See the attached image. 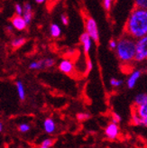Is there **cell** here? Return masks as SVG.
Here are the masks:
<instances>
[{
  "mask_svg": "<svg viewBox=\"0 0 147 148\" xmlns=\"http://www.w3.org/2000/svg\"><path fill=\"white\" fill-rule=\"evenodd\" d=\"M11 23H12L13 27L16 28V30H18V31H23V30H25V29L28 25L26 24V22L25 21V19L23 18V16H18V14L12 18Z\"/></svg>",
  "mask_w": 147,
  "mask_h": 148,
  "instance_id": "6",
  "label": "cell"
},
{
  "mask_svg": "<svg viewBox=\"0 0 147 148\" xmlns=\"http://www.w3.org/2000/svg\"><path fill=\"white\" fill-rule=\"evenodd\" d=\"M137 115L140 117H147V104H143V105L138 106Z\"/></svg>",
  "mask_w": 147,
  "mask_h": 148,
  "instance_id": "16",
  "label": "cell"
},
{
  "mask_svg": "<svg viewBox=\"0 0 147 148\" xmlns=\"http://www.w3.org/2000/svg\"><path fill=\"white\" fill-rule=\"evenodd\" d=\"M29 130H30V125H29L28 124L24 123V124H21V125H19V131H20L21 133H26V132H28Z\"/></svg>",
  "mask_w": 147,
  "mask_h": 148,
  "instance_id": "21",
  "label": "cell"
},
{
  "mask_svg": "<svg viewBox=\"0 0 147 148\" xmlns=\"http://www.w3.org/2000/svg\"><path fill=\"white\" fill-rule=\"evenodd\" d=\"M79 41L83 44V49H84L85 53H89V51H90L91 46H92V40L90 37V35L86 32L83 33L79 37Z\"/></svg>",
  "mask_w": 147,
  "mask_h": 148,
  "instance_id": "7",
  "label": "cell"
},
{
  "mask_svg": "<svg viewBox=\"0 0 147 148\" xmlns=\"http://www.w3.org/2000/svg\"><path fill=\"white\" fill-rule=\"evenodd\" d=\"M29 68L31 70H42L46 69L45 67V62L44 60H39L36 62H33L29 65Z\"/></svg>",
  "mask_w": 147,
  "mask_h": 148,
  "instance_id": "13",
  "label": "cell"
},
{
  "mask_svg": "<svg viewBox=\"0 0 147 148\" xmlns=\"http://www.w3.org/2000/svg\"><path fill=\"white\" fill-rule=\"evenodd\" d=\"M110 84H111L112 87H120L123 84V80L122 79H117L116 78H112L111 80H110Z\"/></svg>",
  "mask_w": 147,
  "mask_h": 148,
  "instance_id": "20",
  "label": "cell"
},
{
  "mask_svg": "<svg viewBox=\"0 0 147 148\" xmlns=\"http://www.w3.org/2000/svg\"><path fill=\"white\" fill-rule=\"evenodd\" d=\"M116 54L122 62H128L135 55V42L130 37H124L116 42Z\"/></svg>",
  "mask_w": 147,
  "mask_h": 148,
  "instance_id": "2",
  "label": "cell"
},
{
  "mask_svg": "<svg viewBox=\"0 0 147 148\" xmlns=\"http://www.w3.org/2000/svg\"><path fill=\"white\" fill-rule=\"evenodd\" d=\"M135 103L137 106L143 105V104H147V95L145 93L138 94L135 98Z\"/></svg>",
  "mask_w": 147,
  "mask_h": 148,
  "instance_id": "15",
  "label": "cell"
},
{
  "mask_svg": "<svg viewBox=\"0 0 147 148\" xmlns=\"http://www.w3.org/2000/svg\"><path fill=\"white\" fill-rule=\"evenodd\" d=\"M14 11H16V14H18V16H22L23 14V6L20 4H16V5H14Z\"/></svg>",
  "mask_w": 147,
  "mask_h": 148,
  "instance_id": "23",
  "label": "cell"
},
{
  "mask_svg": "<svg viewBox=\"0 0 147 148\" xmlns=\"http://www.w3.org/2000/svg\"><path fill=\"white\" fill-rule=\"evenodd\" d=\"M61 20H62V24L64 25H69V18H68L67 16H66V14H62V17H61Z\"/></svg>",
  "mask_w": 147,
  "mask_h": 148,
  "instance_id": "28",
  "label": "cell"
},
{
  "mask_svg": "<svg viewBox=\"0 0 147 148\" xmlns=\"http://www.w3.org/2000/svg\"><path fill=\"white\" fill-rule=\"evenodd\" d=\"M3 123L2 122H0V133H1L2 131H3Z\"/></svg>",
  "mask_w": 147,
  "mask_h": 148,
  "instance_id": "31",
  "label": "cell"
},
{
  "mask_svg": "<svg viewBox=\"0 0 147 148\" xmlns=\"http://www.w3.org/2000/svg\"><path fill=\"white\" fill-rule=\"evenodd\" d=\"M50 34H51V36L54 37V38L59 37L62 34V30H61L60 26H59L58 25H56V24L51 25V26H50Z\"/></svg>",
  "mask_w": 147,
  "mask_h": 148,
  "instance_id": "14",
  "label": "cell"
},
{
  "mask_svg": "<svg viewBox=\"0 0 147 148\" xmlns=\"http://www.w3.org/2000/svg\"><path fill=\"white\" fill-rule=\"evenodd\" d=\"M23 18L26 22V24L29 25L33 19V12H32V5L30 3H25L23 5Z\"/></svg>",
  "mask_w": 147,
  "mask_h": 148,
  "instance_id": "9",
  "label": "cell"
},
{
  "mask_svg": "<svg viewBox=\"0 0 147 148\" xmlns=\"http://www.w3.org/2000/svg\"><path fill=\"white\" fill-rule=\"evenodd\" d=\"M53 145V139H45V140H43V141L42 142L41 144V148H50Z\"/></svg>",
  "mask_w": 147,
  "mask_h": 148,
  "instance_id": "18",
  "label": "cell"
},
{
  "mask_svg": "<svg viewBox=\"0 0 147 148\" xmlns=\"http://www.w3.org/2000/svg\"><path fill=\"white\" fill-rule=\"evenodd\" d=\"M112 120H113V123H116V124H118L121 122L122 118L120 116V115L116 114V113H113L112 115Z\"/></svg>",
  "mask_w": 147,
  "mask_h": 148,
  "instance_id": "24",
  "label": "cell"
},
{
  "mask_svg": "<svg viewBox=\"0 0 147 148\" xmlns=\"http://www.w3.org/2000/svg\"><path fill=\"white\" fill-rule=\"evenodd\" d=\"M26 40L25 38H24V37H20V38H16V39H14L11 42L12 44V46L14 48H18L22 45H24V44L25 43Z\"/></svg>",
  "mask_w": 147,
  "mask_h": 148,
  "instance_id": "17",
  "label": "cell"
},
{
  "mask_svg": "<svg viewBox=\"0 0 147 148\" xmlns=\"http://www.w3.org/2000/svg\"><path fill=\"white\" fill-rule=\"evenodd\" d=\"M44 62H45V67L46 68H51L53 67L54 65L55 62L53 59H51V58H48V59H44Z\"/></svg>",
  "mask_w": 147,
  "mask_h": 148,
  "instance_id": "22",
  "label": "cell"
},
{
  "mask_svg": "<svg viewBox=\"0 0 147 148\" xmlns=\"http://www.w3.org/2000/svg\"><path fill=\"white\" fill-rule=\"evenodd\" d=\"M77 117H78L79 120H86L90 117V115L86 114V113H80V114L77 115Z\"/></svg>",
  "mask_w": 147,
  "mask_h": 148,
  "instance_id": "27",
  "label": "cell"
},
{
  "mask_svg": "<svg viewBox=\"0 0 147 148\" xmlns=\"http://www.w3.org/2000/svg\"><path fill=\"white\" fill-rule=\"evenodd\" d=\"M59 69L63 73L70 74L74 71V65L69 60H63L59 64Z\"/></svg>",
  "mask_w": 147,
  "mask_h": 148,
  "instance_id": "8",
  "label": "cell"
},
{
  "mask_svg": "<svg viewBox=\"0 0 147 148\" xmlns=\"http://www.w3.org/2000/svg\"><path fill=\"white\" fill-rule=\"evenodd\" d=\"M126 30L133 38H141L147 34V11L136 8L132 12L126 25Z\"/></svg>",
  "mask_w": 147,
  "mask_h": 148,
  "instance_id": "1",
  "label": "cell"
},
{
  "mask_svg": "<svg viewBox=\"0 0 147 148\" xmlns=\"http://www.w3.org/2000/svg\"><path fill=\"white\" fill-rule=\"evenodd\" d=\"M43 128H44L47 134H53L56 129L55 122L51 118H46L44 120V123H43Z\"/></svg>",
  "mask_w": 147,
  "mask_h": 148,
  "instance_id": "11",
  "label": "cell"
},
{
  "mask_svg": "<svg viewBox=\"0 0 147 148\" xmlns=\"http://www.w3.org/2000/svg\"><path fill=\"white\" fill-rule=\"evenodd\" d=\"M135 6H136V8L146 9L147 0H135Z\"/></svg>",
  "mask_w": 147,
  "mask_h": 148,
  "instance_id": "19",
  "label": "cell"
},
{
  "mask_svg": "<svg viewBox=\"0 0 147 148\" xmlns=\"http://www.w3.org/2000/svg\"><path fill=\"white\" fill-rule=\"evenodd\" d=\"M109 47L111 50H115L116 47V41L115 40H110L109 41Z\"/></svg>",
  "mask_w": 147,
  "mask_h": 148,
  "instance_id": "29",
  "label": "cell"
},
{
  "mask_svg": "<svg viewBox=\"0 0 147 148\" xmlns=\"http://www.w3.org/2000/svg\"><path fill=\"white\" fill-rule=\"evenodd\" d=\"M16 90H17L19 99L21 100H25V86H24L23 82L18 80V81H16Z\"/></svg>",
  "mask_w": 147,
  "mask_h": 148,
  "instance_id": "12",
  "label": "cell"
},
{
  "mask_svg": "<svg viewBox=\"0 0 147 148\" xmlns=\"http://www.w3.org/2000/svg\"><path fill=\"white\" fill-rule=\"evenodd\" d=\"M113 1H114V0H113Z\"/></svg>",
  "mask_w": 147,
  "mask_h": 148,
  "instance_id": "32",
  "label": "cell"
},
{
  "mask_svg": "<svg viewBox=\"0 0 147 148\" xmlns=\"http://www.w3.org/2000/svg\"><path fill=\"white\" fill-rule=\"evenodd\" d=\"M112 2H113V0H104V2H103V5H104L105 9L107 11H109L110 8H111Z\"/></svg>",
  "mask_w": 147,
  "mask_h": 148,
  "instance_id": "25",
  "label": "cell"
},
{
  "mask_svg": "<svg viewBox=\"0 0 147 148\" xmlns=\"http://www.w3.org/2000/svg\"><path fill=\"white\" fill-rule=\"evenodd\" d=\"M93 68V63L91 60H88L87 61V67H86V74H89Z\"/></svg>",
  "mask_w": 147,
  "mask_h": 148,
  "instance_id": "26",
  "label": "cell"
},
{
  "mask_svg": "<svg viewBox=\"0 0 147 148\" xmlns=\"http://www.w3.org/2000/svg\"><path fill=\"white\" fill-rule=\"evenodd\" d=\"M147 57V37L143 36L135 42V55L134 60L143 62Z\"/></svg>",
  "mask_w": 147,
  "mask_h": 148,
  "instance_id": "3",
  "label": "cell"
},
{
  "mask_svg": "<svg viewBox=\"0 0 147 148\" xmlns=\"http://www.w3.org/2000/svg\"><path fill=\"white\" fill-rule=\"evenodd\" d=\"M86 33L90 35L92 41L98 42L99 41V33H98V27L93 18L89 17L86 20Z\"/></svg>",
  "mask_w": 147,
  "mask_h": 148,
  "instance_id": "4",
  "label": "cell"
},
{
  "mask_svg": "<svg viewBox=\"0 0 147 148\" xmlns=\"http://www.w3.org/2000/svg\"><path fill=\"white\" fill-rule=\"evenodd\" d=\"M105 134L107 137L109 139H112V140L116 139L119 135V127H118V125H117V124L113 123V122L111 124H109L105 130Z\"/></svg>",
  "mask_w": 147,
  "mask_h": 148,
  "instance_id": "5",
  "label": "cell"
},
{
  "mask_svg": "<svg viewBox=\"0 0 147 148\" xmlns=\"http://www.w3.org/2000/svg\"><path fill=\"white\" fill-rule=\"evenodd\" d=\"M141 75H142V71H140V70H137V71H135L132 72V74L129 76V78L127 79V82H126L128 88H133L135 86L136 81L140 79Z\"/></svg>",
  "mask_w": 147,
  "mask_h": 148,
  "instance_id": "10",
  "label": "cell"
},
{
  "mask_svg": "<svg viewBox=\"0 0 147 148\" xmlns=\"http://www.w3.org/2000/svg\"><path fill=\"white\" fill-rule=\"evenodd\" d=\"M36 3H38V4H42V3H44L46 0H35Z\"/></svg>",
  "mask_w": 147,
  "mask_h": 148,
  "instance_id": "30",
  "label": "cell"
}]
</instances>
